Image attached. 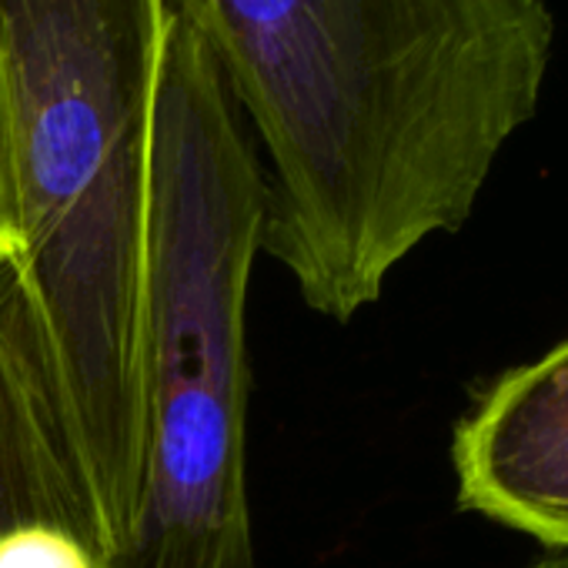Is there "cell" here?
Instances as JSON below:
<instances>
[{"label":"cell","instance_id":"3","mask_svg":"<svg viewBox=\"0 0 568 568\" xmlns=\"http://www.w3.org/2000/svg\"><path fill=\"white\" fill-rule=\"evenodd\" d=\"M267 184L204 34L171 0L151 114L148 462L104 568H254L247 284Z\"/></svg>","mask_w":568,"mask_h":568},{"label":"cell","instance_id":"6","mask_svg":"<svg viewBox=\"0 0 568 568\" xmlns=\"http://www.w3.org/2000/svg\"><path fill=\"white\" fill-rule=\"evenodd\" d=\"M0 568H101V558L81 531L41 521L0 538Z\"/></svg>","mask_w":568,"mask_h":568},{"label":"cell","instance_id":"2","mask_svg":"<svg viewBox=\"0 0 568 568\" xmlns=\"http://www.w3.org/2000/svg\"><path fill=\"white\" fill-rule=\"evenodd\" d=\"M168 11L171 0H0L14 277L101 565L128 545L148 462V184Z\"/></svg>","mask_w":568,"mask_h":568},{"label":"cell","instance_id":"5","mask_svg":"<svg viewBox=\"0 0 568 568\" xmlns=\"http://www.w3.org/2000/svg\"><path fill=\"white\" fill-rule=\"evenodd\" d=\"M41 521L81 531L98 548L21 284L14 267L0 264V538Z\"/></svg>","mask_w":568,"mask_h":568},{"label":"cell","instance_id":"4","mask_svg":"<svg viewBox=\"0 0 568 568\" xmlns=\"http://www.w3.org/2000/svg\"><path fill=\"white\" fill-rule=\"evenodd\" d=\"M452 468L462 511L568 551V338L478 388Z\"/></svg>","mask_w":568,"mask_h":568},{"label":"cell","instance_id":"7","mask_svg":"<svg viewBox=\"0 0 568 568\" xmlns=\"http://www.w3.org/2000/svg\"><path fill=\"white\" fill-rule=\"evenodd\" d=\"M18 254H21V231H18V211H14L4 148H0V264L14 267Z\"/></svg>","mask_w":568,"mask_h":568},{"label":"cell","instance_id":"1","mask_svg":"<svg viewBox=\"0 0 568 568\" xmlns=\"http://www.w3.org/2000/svg\"><path fill=\"white\" fill-rule=\"evenodd\" d=\"M267 154L261 251L338 325L475 211L538 114L545 0H174Z\"/></svg>","mask_w":568,"mask_h":568},{"label":"cell","instance_id":"8","mask_svg":"<svg viewBox=\"0 0 568 568\" xmlns=\"http://www.w3.org/2000/svg\"><path fill=\"white\" fill-rule=\"evenodd\" d=\"M528 568H568V551H548L545 558H538Z\"/></svg>","mask_w":568,"mask_h":568}]
</instances>
